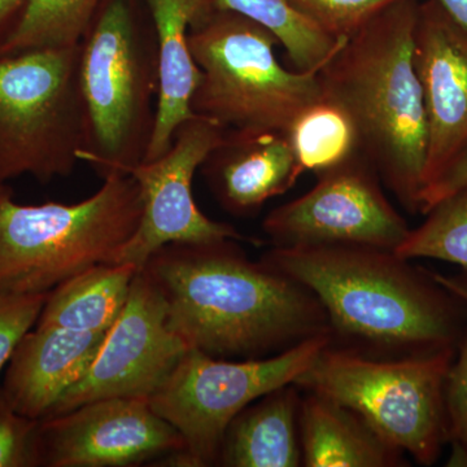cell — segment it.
<instances>
[{
	"instance_id": "6da1fadb",
	"label": "cell",
	"mask_w": 467,
	"mask_h": 467,
	"mask_svg": "<svg viewBox=\"0 0 467 467\" xmlns=\"http://www.w3.org/2000/svg\"><path fill=\"white\" fill-rule=\"evenodd\" d=\"M238 242L173 243L140 269L187 347L218 358H263L330 337L313 292L263 260L248 259Z\"/></svg>"
},
{
	"instance_id": "7a4b0ae2",
	"label": "cell",
	"mask_w": 467,
	"mask_h": 467,
	"mask_svg": "<svg viewBox=\"0 0 467 467\" xmlns=\"http://www.w3.org/2000/svg\"><path fill=\"white\" fill-rule=\"evenodd\" d=\"M306 285L324 306L330 346L373 358L457 349L465 304L431 270L395 251L359 244L275 247L261 257Z\"/></svg>"
},
{
	"instance_id": "3957f363",
	"label": "cell",
	"mask_w": 467,
	"mask_h": 467,
	"mask_svg": "<svg viewBox=\"0 0 467 467\" xmlns=\"http://www.w3.org/2000/svg\"><path fill=\"white\" fill-rule=\"evenodd\" d=\"M420 0H395L319 67L322 94L347 110L359 152L408 213H420L427 117L414 66Z\"/></svg>"
},
{
	"instance_id": "277c9868",
	"label": "cell",
	"mask_w": 467,
	"mask_h": 467,
	"mask_svg": "<svg viewBox=\"0 0 467 467\" xmlns=\"http://www.w3.org/2000/svg\"><path fill=\"white\" fill-rule=\"evenodd\" d=\"M81 85L90 142L81 155L101 178L128 174L152 140L159 43L143 0H103L81 41Z\"/></svg>"
},
{
	"instance_id": "5b68a950",
	"label": "cell",
	"mask_w": 467,
	"mask_h": 467,
	"mask_svg": "<svg viewBox=\"0 0 467 467\" xmlns=\"http://www.w3.org/2000/svg\"><path fill=\"white\" fill-rule=\"evenodd\" d=\"M143 213L129 174L104 178L90 198L24 205L0 184V292L48 294L98 264L115 263Z\"/></svg>"
},
{
	"instance_id": "8992f818",
	"label": "cell",
	"mask_w": 467,
	"mask_h": 467,
	"mask_svg": "<svg viewBox=\"0 0 467 467\" xmlns=\"http://www.w3.org/2000/svg\"><path fill=\"white\" fill-rule=\"evenodd\" d=\"M189 43L202 73L192 112L223 128L287 131L322 98L318 70L285 69L275 34L238 12L217 8L190 29Z\"/></svg>"
},
{
	"instance_id": "52a82bcc",
	"label": "cell",
	"mask_w": 467,
	"mask_h": 467,
	"mask_svg": "<svg viewBox=\"0 0 467 467\" xmlns=\"http://www.w3.org/2000/svg\"><path fill=\"white\" fill-rule=\"evenodd\" d=\"M88 142L81 43L0 55V184L67 177Z\"/></svg>"
},
{
	"instance_id": "ba28073f",
	"label": "cell",
	"mask_w": 467,
	"mask_h": 467,
	"mask_svg": "<svg viewBox=\"0 0 467 467\" xmlns=\"http://www.w3.org/2000/svg\"><path fill=\"white\" fill-rule=\"evenodd\" d=\"M456 350L373 358L328 344L294 383L342 402L384 441L432 466L448 445L445 382Z\"/></svg>"
},
{
	"instance_id": "9c48e42d",
	"label": "cell",
	"mask_w": 467,
	"mask_h": 467,
	"mask_svg": "<svg viewBox=\"0 0 467 467\" xmlns=\"http://www.w3.org/2000/svg\"><path fill=\"white\" fill-rule=\"evenodd\" d=\"M330 343V337L322 335L269 358L241 361L187 350L149 400L183 439V451L165 461L167 465H217L234 418L265 393L294 383Z\"/></svg>"
},
{
	"instance_id": "30bf717a",
	"label": "cell",
	"mask_w": 467,
	"mask_h": 467,
	"mask_svg": "<svg viewBox=\"0 0 467 467\" xmlns=\"http://www.w3.org/2000/svg\"><path fill=\"white\" fill-rule=\"evenodd\" d=\"M316 177L308 192L264 218L272 245L359 244L396 251L405 241L410 227L361 152Z\"/></svg>"
},
{
	"instance_id": "8fae6325",
	"label": "cell",
	"mask_w": 467,
	"mask_h": 467,
	"mask_svg": "<svg viewBox=\"0 0 467 467\" xmlns=\"http://www.w3.org/2000/svg\"><path fill=\"white\" fill-rule=\"evenodd\" d=\"M225 133L223 125L196 115L178 128L171 149L161 158L140 162L128 171L140 184L143 213L115 263L131 264L140 270L156 251L173 243L254 242L229 223L205 216L193 201V175Z\"/></svg>"
},
{
	"instance_id": "7c38bea8",
	"label": "cell",
	"mask_w": 467,
	"mask_h": 467,
	"mask_svg": "<svg viewBox=\"0 0 467 467\" xmlns=\"http://www.w3.org/2000/svg\"><path fill=\"white\" fill-rule=\"evenodd\" d=\"M189 349L169 326L167 306L158 287L140 270L97 358L48 417L101 399L150 400Z\"/></svg>"
},
{
	"instance_id": "4fadbf2b",
	"label": "cell",
	"mask_w": 467,
	"mask_h": 467,
	"mask_svg": "<svg viewBox=\"0 0 467 467\" xmlns=\"http://www.w3.org/2000/svg\"><path fill=\"white\" fill-rule=\"evenodd\" d=\"M183 448L180 432L146 399H101L39 420V466H137L165 462Z\"/></svg>"
},
{
	"instance_id": "5bb4252c",
	"label": "cell",
	"mask_w": 467,
	"mask_h": 467,
	"mask_svg": "<svg viewBox=\"0 0 467 467\" xmlns=\"http://www.w3.org/2000/svg\"><path fill=\"white\" fill-rule=\"evenodd\" d=\"M414 66L427 117L425 190L467 143V32L436 0L418 5Z\"/></svg>"
},
{
	"instance_id": "9a60e30c",
	"label": "cell",
	"mask_w": 467,
	"mask_h": 467,
	"mask_svg": "<svg viewBox=\"0 0 467 467\" xmlns=\"http://www.w3.org/2000/svg\"><path fill=\"white\" fill-rule=\"evenodd\" d=\"M201 171L218 204L234 217H254L304 173L285 131L226 129Z\"/></svg>"
},
{
	"instance_id": "2e32d148",
	"label": "cell",
	"mask_w": 467,
	"mask_h": 467,
	"mask_svg": "<svg viewBox=\"0 0 467 467\" xmlns=\"http://www.w3.org/2000/svg\"><path fill=\"white\" fill-rule=\"evenodd\" d=\"M107 333L34 326L18 343L0 387L17 413L41 420L82 377Z\"/></svg>"
},
{
	"instance_id": "e0dca14e",
	"label": "cell",
	"mask_w": 467,
	"mask_h": 467,
	"mask_svg": "<svg viewBox=\"0 0 467 467\" xmlns=\"http://www.w3.org/2000/svg\"><path fill=\"white\" fill-rule=\"evenodd\" d=\"M159 43L160 88L156 122L143 162L167 153L178 128L195 117L192 100L201 81V69L190 50L192 26L220 8L218 0H143Z\"/></svg>"
},
{
	"instance_id": "ac0fdd59",
	"label": "cell",
	"mask_w": 467,
	"mask_h": 467,
	"mask_svg": "<svg viewBox=\"0 0 467 467\" xmlns=\"http://www.w3.org/2000/svg\"><path fill=\"white\" fill-rule=\"evenodd\" d=\"M299 436L306 467H404L405 454L342 402L301 391Z\"/></svg>"
},
{
	"instance_id": "d6986e66",
	"label": "cell",
	"mask_w": 467,
	"mask_h": 467,
	"mask_svg": "<svg viewBox=\"0 0 467 467\" xmlns=\"http://www.w3.org/2000/svg\"><path fill=\"white\" fill-rule=\"evenodd\" d=\"M301 389L285 384L243 409L227 426L217 465L303 466L299 436Z\"/></svg>"
},
{
	"instance_id": "ffe728a7",
	"label": "cell",
	"mask_w": 467,
	"mask_h": 467,
	"mask_svg": "<svg viewBox=\"0 0 467 467\" xmlns=\"http://www.w3.org/2000/svg\"><path fill=\"white\" fill-rule=\"evenodd\" d=\"M137 266L98 264L48 292L36 326L84 333H107L121 315Z\"/></svg>"
},
{
	"instance_id": "44dd1931",
	"label": "cell",
	"mask_w": 467,
	"mask_h": 467,
	"mask_svg": "<svg viewBox=\"0 0 467 467\" xmlns=\"http://www.w3.org/2000/svg\"><path fill=\"white\" fill-rule=\"evenodd\" d=\"M285 134L303 171L315 174L359 152L352 119L342 106L324 94L295 119Z\"/></svg>"
},
{
	"instance_id": "7402d4cb",
	"label": "cell",
	"mask_w": 467,
	"mask_h": 467,
	"mask_svg": "<svg viewBox=\"0 0 467 467\" xmlns=\"http://www.w3.org/2000/svg\"><path fill=\"white\" fill-rule=\"evenodd\" d=\"M220 8L238 12L270 30L285 48L295 70H319L340 41L313 26L287 0H218Z\"/></svg>"
},
{
	"instance_id": "603a6c76",
	"label": "cell",
	"mask_w": 467,
	"mask_h": 467,
	"mask_svg": "<svg viewBox=\"0 0 467 467\" xmlns=\"http://www.w3.org/2000/svg\"><path fill=\"white\" fill-rule=\"evenodd\" d=\"M101 3L103 0H30L0 55L79 45Z\"/></svg>"
},
{
	"instance_id": "cb8c5ba5",
	"label": "cell",
	"mask_w": 467,
	"mask_h": 467,
	"mask_svg": "<svg viewBox=\"0 0 467 467\" xmlns=\"http://www.w3.org/2000/svg\"><path fill=\"white\" fill-rule=\"evenodd\" d=\"M426 220L410 229L396 248L404 259H434L456 264L467 272V186L430 209Z\"/></svg>"
},
{
	"instance_id": "d4e9b609",
	"label": "cell",
	"mask_w": 467,
	"mask_h": 467,
	"mask_svg": "<svg viewBox=\"0 0 467 467\" xmlns=\"http://www.w3.org/2000/svg\"><path fill=\"white\" fill-rule=\"evenodd\" d=\"M463 304L467 310V272L441 275L431 272ZM445 408L448 418V444L451 447L450 466H467V325L451 362L445 382Z\"/></svg>"
},
{
	"instance_id": "484cf974",
	"label": "cell",
	"mask_w": 467,
	"mask_h": 467,
	"mask_svg": "<svg viewBox=\"0 0 467 467\" xmlns=\"http://www.w3.org/2000/svg\"><path fill=\"white\" fill-rule=\"evenodd\" d=\"M395 0H287L313 26L340 41L352 36Z\"/></svg>"
},
{
	"instance_id": "4316f807",
	"label": "cell",
	"mask_w": 467,
	"mask_h": 467,
	"mask_svg": "<svg viewBox=\"0 0 467 467\" xmlns=\"http://www.w3.org/2000/svg\"><path fill=\"white\" fill-rule=\"evenodd\" d=\"M39 420L17 413L0 389V467L39 466Z\"/></svg>"
},
{
	"instance_id": "83f0119b",
	"label": "cell",
	"mask_w": 467,
	"mask_h": 467,
	"mask_svg": "<svg viewBox=\"0 0 467 467\" xmlns=\"http://www.w3.org/2000/svg\"><path fill=\"white\" fill-rule=\"evenodd\" d=\"M48 294L0 292V371L36 325Z\"/></svg>"
},
{
	"instance_id": "f1b7e54d",
	"label": "cell",
	"mask_w": 467,
	"mask_h": 467,
	"mask_svg": "<svg viewBox=\"0 0 467 467\" xmlns=\"http://www.w3.org/2000/svg\"><path fill=\"white\" fill-rule=\"evenodd\" d=\"M467 186V143L442 169L441 174L427 184L420 195V213L426 214L447 196Z\"/></svg>"
},
{
	"instance_id": "f546056e",
	"label": "cell",
	"mask_w": 467,
	"mask_h": 467,
	"mask_svg": "<svg viewBox=\"0 0 467 467\" xmlns=\"http://www.w3.org/2000/svg\"><path fill=\"white\" fill-rule=\"evenodd\" d=\"M30 0H0V50L20 24Z\"/></svg>"
},
{
	"instance_id": "4dcf8cb0",
	"label": "cell",
	"mask_w": 467,
	"mask_h": 467,
	"mask_svg": "<svg viewBox=\"0 0 467 467\" xmlns=\"http://www.w3.org/2000/svg\"><path fill=\"white\" fill-rule=\"evenodd\" d=\"M436 2L467 32V0H436Z\"/></svg>"
}]
</instances>
